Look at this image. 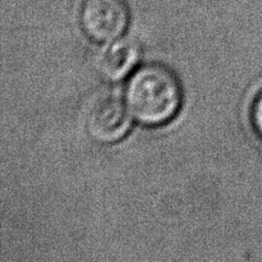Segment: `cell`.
I'll return each instance as SVG.
<instances>
[{
  "mask_svg": "<svg viewBox=\"0 0 262 262\" xmlns=\"http://www.w3.org/2000/svg\"><path fill=\"white\" fill-rule=\"evenodd\" d=\"M183 91L176 74L161 64L138 68L125 86V104L140 124L160 127L176 118Z\"/></svg>",
  "mask_w": 262,
  "mask_h": 262,
  "instance_id": "1",
  "label": "cell"
},
{
  "mask_svg": "<svg viewBox=\"0 0 262 262\" xmlns=\"http://www.w3.org/2000/svg\"><path fill=\"white\" fill-rule=\"evenodd\" d=\"M129 22V9L124 0H82L79 23L91 40L112 42L122 37Z\"/></svg>",
  "mask_w": 262,
  "mask_h": 262,
  "instance_id": "2",
  "label": "cell"
},
{
  "mask_svg": "<svg viewBox=\"0 0 262 262\" xmlns=\"http://www.w3.org/2000/svg\"><path fill=\"white\" fill-rule=\"evenodd\" d=\"M127 104L113 94L97 97L86 114V128L96 142L110 145L122 140L130 128Z\"/></svg>",
  "mask_w": 262,
  "mask_h": 262,
  "instance_id": "3",
  "label": "cell"
},
{
  "mask_svg": "<svg viewBox=\"0 0 262 262\" xmlns=\"http://www.w3.org/2000/svg\"><path fill=\"white\" fill-rule=\"evenodd\" d=\"M140 59V48L133 40L118 38L102 49L99 69L106 78L118 81L127 76Z\"/></svg>",
  "mask_w": 262,
  "mask_h": 262,
  "instance_id": "4",
  "label": "cell"
},
{
  "mask_svg": "<svg viewBox=\"0 0 262 262\" xmlns=\"http://www.w3.org/2000/svg\"><path fill=\"white\" fill-rule=\"evenodd\" d=\"M251 120H252L253 129L262 140V92L253 102L252 109H251Z\"/></svg>",
  "mask_w": 262,
  "mask_h": 262,
  "instance_id": "5",
  "label": "cell"
}]
</instances>
